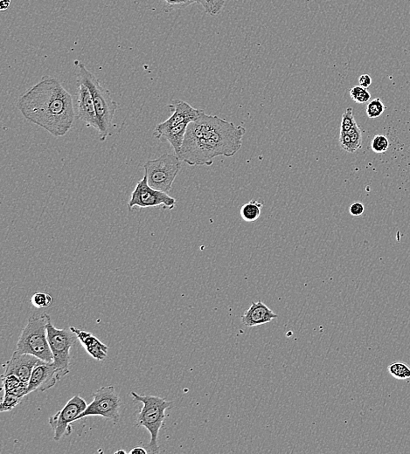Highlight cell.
<instances>
[{"label": "cell", "mask_w": 410, "mask_h": 454, "mask_svg": "<svg viewBox=\"0 0 410 454\" xmlns=\"http://www.w3.org/2000/svg\"><path fill=\"white\" fill-rule=\"evenodd\" d=\"M246 129L205 112L189 123L179 159L190 166H211L217 156L231 157L240 150Z\"/></svg>", "instance_id": "1"}, {"label": "cell", "mask_w": 410, "mask_h": 454, "mask_svg": "<svg viewBox=\"0 0 410 454\" xmlns=\"http://www.w3.org/2000/svg\"><path fill=\"white\" fill-rule=\"evenodd\" d=\"M24 117L54 137L70 131L77 116L73 97L54 77L44 76L18 98Z\"/></svg>", "instance_id": "2"}, {"label": "cell", "mask_w": 410, "mask_h": 454, "mask_svg": "<svg viewBox=\"0 0 410 454\" xmlns=\"http://www.w3.org/2000/svg\"><path fill=\"white\" fill-rule=\"evenodd\" d=\"M79 69L78 81L85 83L90 90L98 123L100 141H106L111 134L112 123L118 104L112 98L110 91L103 87L99 80L88 71L84 63L76 62Z\"/></svg>", "instance_id": "3"}, {"label": "cell", "mask_w": 410, "mask_h": 454, "mask_svg": "<svg viewBox=\"0 0 410 454\" xmlns=\"http://www.w3.org/2000/svg\"><path fill=\"white\" fill-rule=\"evenodd\" d=\"M49 322L51 319L47 313L32 314L21 332L15 351L35 356L44 362H53L47 338V326Z\"/></svg>", "instance_id": "4"}, {"label": "cell", "mask_w": 410, "mask_h": 454, "mask_svg": "<svg viewBox=\"0 0 410 454\" xmlns=\"http://www.w3.org/2000/svg\"><path fill=\"white\" fill-rule=\"evenodd\" d=\"M135 401L143 404L137 419V425L144 427L151 434L149 448L151 452H159L158 438L159 431L165 420V410L172 407L173 403L155 396H140L132 391L131 393Z\"/></svg>", "instance_id": "5"}, {"label": "cell", "mask_w": 410, "mask_h": 454, "mask_svg": "<svg viewBox=\"0 0 410 454\" xmlns=\"http://www.w3.org/2000/svg\"><path fill=\"white\" fill-rule=\"evenodd\" d=\"M182 161L175 154H163L144 164V176L153 189L169 193L181 170Z\"/></svg>", "instance_id": "6"}, {"label": "cell", "mask_w": 410, "mask_h": 454, "mask_svg": "<svg viewBox=\"0 0 410 454\" xmlns=\"http://www.w3.org/2000/svg\"><path fill=\"white\" fill-rule=\"evenodd\" d=\"M47 328L48 343L53 357V364L65 377L69 373L71 349L78 338L70 328L59 329L51 322L48 323Z\"/></svg>", "instance_id": "7"}, {"label": "cell", "mask_w": 410, "mask_h": 454, "mask_svg": "<svg viewBox=\"0 0 410 454\" xmlns=\"http://www.w3.org/2000/svg\"><path fill=\"white\" fill-rule=\"evenodd\" d=\"M93 399L86 410L80 414L78 419L89 416H102L114 423L119 421L122 402L114 386L101 387L93 393Z\"/></svg>", "instance_id": "8"}, {"label": "cell", "mask_w": 410, "mask_h": 454, "mask_svg": "<svg viewBox=\"0 0 410 454\" xmlns=\"http://www.w3.org/2000/svg\"><path fill=\"white\" fill-rule=\"evenodd\" d=\"M177 200L169 196L168 193L158 191L150 186L146 176L138 182L134 191H132L128 207L132 210L134 207L148 208L163 205L164 209L173 210L175 207Z\"/></svg>", "instance_id": "9"}, {"label": "cell", "mask_w": 410, "mask_h": 454, "mask_svg": "<svg viewBox=\"0 0 410 454\" xmlns=\"http://www.w3.org/2000/svg\"><path fill=\"white\" fill-rule=\"evenodd\" d=\"M87 406L88 404L84 399L80 396H74L62 410L51 417L49 425L53 431V440L59 441L63 437L70 435L71 424L78 420L80 414L86 410Z\"/></svg>", "instance_id": "10"}, {"label": "cell", "mask_w": 410, "mask_h": 454, "mask_svg": "<svg viewBox=\"0 0 410 454\" xmlns=\"http://www.w3.org/2000/svg\"><path fill=\"white\" fill-rule=\"evenodd\" d=\"M63 377L64 376L54 366L53 362L48 363L41 361L32 371L29 383L27 384L28 392L49 390Z\"/></svg>", "instance_id": "11"}, {"label": "cell", "mask_w": 410, "mask_h": 454, "mask_svg": "<svg viewBox=\"0 0 410 454\" xmlns=\"http://www.w3.org/2000/svg\"><path fill=\"white\" fill-rule=\"evenodd\" d=\"M168 108L173 112V114L166 121L158 124L153 132L171 129L183 123H192L196 121L205 112L202 109H195L189 103L179 99L173 100V103L168 105Z\"/></svg>", "instance_id": "12"}, {"label": "cell", "mask_w": 410, "mask_h": 454, "mask_svg": "<svg viewBox=\"0 0 410 454\" xmlns=\"http://www.w3.org/2000/svg\"><path fill=\"white\" fill-rule=\"evenodd\" d=\"M41 361L35 356L20 354L14 351L12 358L5 363V372L1 377L14 375L20 378L22 383L28 384L33 369Z\"/></svg>", "instance_id": "13"}, {"label": "cell", "mask_w": 410, "mask_h": 454, "mask_svg": "<svg viewBox=\"0 0 410 454\" xmlns=\"http://www.w3.org/2000/svg\"><path fill=\"white\" fill-rule=\"evenodd\" d=\"M77 105V117L85 123L88 128H93L98 131L97 114L90 90L88 86L81 81H78Z\"/></svg>", "instance_id": "14"}, {"label": "cell", "mask_w": 410, "mask_h": 454, "mask_svg": "<svg viewBox=\"0 0 410 454\" xmlns=\"http://www.w3.org/2000/svg\"><path fill=\"white\" fill-rule=\"evenodd\" d=\"M277 317L278 315L274 313L267 305L261 301H258L253 302L251 306L243 313L240 319L244 325L252 328L270 323L272 320Z\"/></svg>", "instance_id": "15"}, {"label": "cell", "mask_w": 410, "mask_h": 454, "mask_svg": "<svg viewBox=\"0 0 410 454\" xmlns=\"http://www.w3.org/2000/svg\"><path fill=\"white\" fill-rule=\"evenodd\" d=\"M71 330L77 334L78 340L81 342L82 346L85 348L88 354L96 360L103 361L107 357L108 346L98 340V338L88 332L82 331L79 328L70 327Z\"/></svg>", "instance_id": "16"}, {"label": "cell", "mask_w": 410, "mask_h": 454, "mask_svg": "<svg viewBox=\"0 0 410 454\" xmlns=\"http://www.w3.org/2000/svg\"><path fill=\"white\" fill-rule=\"evenodd\" d=\"M264 203L258 200H251L244 204L240 208V216L246 222H254L261 216V211Z\"/></svg>", "instance_id": "17"}, {"label": "cell", "mask_w": 410, "mask_h": 454, "mask_svg": "<svg viewBox=\"0 0 410 454\" xmlns=\"http://www.w3.org/2000/svg\"><path fill=\"white\" fill-rule=\"evenodd\" d=\"M387 370L396 379L403 380L410 378L409 366L403 362H394L387 367Z\"/></svg>", "instance_id": "18"}, {"label": "cell", "mask_w": 410, "mask_h": 454, "mask_svg": "<svg viewBox=\"0 0 410 454\" xmlns=\"http://www.w3.org/2000/svg\"><path fill=\"white\" fill-rule=\"evenodd\" d=\"M196 2L202 6L206 13L211 16L220 13L225 6V0H196Z\"/></svg>", "instance_id": "19"}, {"label": "cell", "mask_w": 410, "mask_h": 454, "mask_svg": "<svg viewBox=\"0 0 410 454\" xmlns=\"http://www.w3.org/2000/svg\"><path fill=\"white\" fill-rule=\"evenodd\" d=\"M22 399L23 398L12 394V393H4L3 399H2L1 405H0V411L5 412V411L12 410L13 408L16 407L21 403Z\"/></svg>", "instance_id": "20"}, {"label": "cell", "mask_w": 410, "mask_h": 454, "mask_svg": "<svg viewBox=\"0 0 410 454\" xmlns=\"http://www.w3.org/2000/svg\"><path fill=\"white\" fill-rule=\"evenodd\" d=\"M385 106L380 98H376L371 101L366 106V115L370 119H376L380 117L385 111Z\"/></svg>", "instance_id": "21"}, {"label": "cell", "mask_w": 410, "mask_h": 454, "mask_svg": "<svg viewBox=\"0 0 410 454\" xmlns=\"http://www.w3.org/2000/svg\"><path fill=\"white\" fill-rule=\"evenodd\" d=\"M350 96L355 103L360 104L368 103L371 99V94L367 90V88H363L360 85L355 86L350 89Z\"/></svg>", "instance_id": "22"}, {"label": "cell", "mask_w": 410, "mask_h": 454, "mask_svg": "<svg viewBox=\"0 0 410 454\" xmlns=\"http://www.w3.org/2000/svg\"><path fill=\"white\" fill-rule=\"evenodd\" d=\"M389 140L383 135H375L371 143V149L377 154H384L389 149Z\"/></svg>", "instance_id": "23"}, {"label": "cell", "mask_w": 410, "mask_h": 454, "mask_svg": "<svg viewBox=\"0 0 410 454\" xmlns=\"http://www.w3.org/2000/svg\"><path fill=\"white\" fill-rule=\"evenodd\" d=\"M53 298L49 293L45 292H37L32 294L31 302L36 308H47L52 304Z\"/></svg>", "instance_id": "24"}, {"label": "cell", "mask_w": 410, "mask_h": 454, "mask_svg": "<svg viewBox=\"0 0 410 454\" xmlns=\"http://www.w3.org/2000/svg\"><path fill=\"white\" fill-rule=\"evenodd\" d=\"M357 124L353 116V109L352 108H348L346 111L344 112L342 115V120L340 124V133H346L350 129Z\"/></svg>", "instance_id": "25"}, {"label": "cell", "mask_w": 410, "mask_h": 454, "mask_svg": "<svg viewBox=\"0 0 410 454\" xmlns=\"http://www.w3.org/2000/svg\"><path fill=\"white\" fill-rule=\"evenodd\" d=\"M346 133H348V135H350L351 144H352L353 149H355V152H356L358 150H360L361 147H362V130H361L360 126L356 124L352 129H350Z\"/></svg>", "instance_id": "26"}, {"label": "cell", "mask_w": 410, "mask_h": 454, "mask_svg": "<svg viewBox=\"0 0 410 454\" xmlns=\"http://www.w3.org/2000/svg\"><path fill=\"white\" fill-rule=\"evenodd\" d=\"M1 378H2V382H3L2 390H3L4 393L10 392L12 390L16 389L17 387L24 384L21 381L20 378L14 375L6 376V377H1Z\"/></svg>", "instance_id": "27"}, {"label": "cell", "mask_w": 410, "mask_h": 454, "mask_svg": "<svg viewBox=\"0 0 410 454\" xmlns=\"http://www.w3.org/2000/svg\"><path fill=\"white\" fill-rule=\"evenodd\" d=\"M162 1L168 10L185 8L187 6L196 2V0H162Z\"/></svg>", "instance_id": "28"}, {"label": "cell", "mask_w": 410, "mask_h": 454, "mask_svg": "<svg viewBox=\"0 0 410 454\" xmlns=\"http://www.w3.org/2000/svg\"><path fill=\"white\" fill-rule=\"evenodd\" d=\"M340 144L341 149L348 153H355V149L351 144V137L348 133H340Z\"/></svg>", "instance_id": "29"}, {"label": "cell", "mask_w": 410, "mask_h": 454, "mask_svg": "<svg viewBox=\"0 0 410 454\" xmlns=\"http://www.w3.org/2000/svg\"><path fill=\"white\" fill-rule=\"evenodd\" d=\"M364 211H365L364 205L360 201H355L349 207V212L352 217H361L364 213Z\"/></svg>", "instance_id": "30"}, {"label": "cell", "mask_w": 410, "mask_h": 454, "mask_svg": "<svg viewBox=\"0 0 410 454\" xmlns=\"http://www.w3.org/2000/svg\"><path fill=\"white\" fill-rule=\"evenodd\" d=\"M359 84L363 88H368L372 84V78L369 74H362L359 77Z\"/></svg>", "instance_id": "31"}, {"label": "cell", "mask_w": 410, "mask_h": 454, "mask_svg": "<svg viewBox=\"0 0 410 454\" xmlns=\"http://www.w3.org/2000/svg\"><path fill=\"white\" fill-rule=\"evenodd\" d=\"M147 451L142 446H135L129 451V454H146Z\"/></svg>", "instance_id": "32"}, {"label": "cell", "mask_w": 410, "mask_h": 454, "mask_svg": "<svg viewBox=\"0 0 410 454\" xmlns=\"http://www.w3.org/2000/svg\"><path fill=\"white\" fill-rule=\"evenodd\" d=\"M11 0H0V11H6L10 7Z\"/></svg>", "instance_id": "33"}, {"label": "cell", "mask_w": 410, "mask_h": 454, "mask_svg": "<svg viewBox=\"0 0 410 454\" xmlns=\"http://www.w3.org/2000/svg\"><path fill=\"white\" fill-rule=\"evenodd\" d=\"M115 453H116V454H120V453L126 454L127 452L125 451H123V450H118V451H116V452H115Z\"/></svg>", "instance_id": "34"}]
</instances>
